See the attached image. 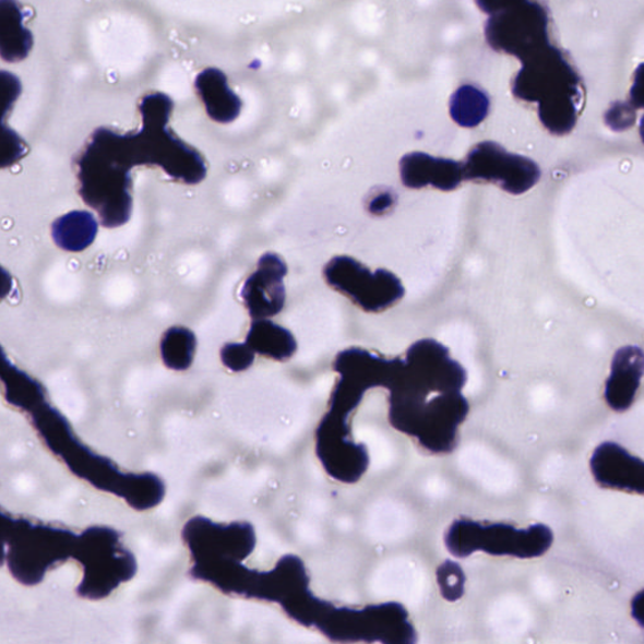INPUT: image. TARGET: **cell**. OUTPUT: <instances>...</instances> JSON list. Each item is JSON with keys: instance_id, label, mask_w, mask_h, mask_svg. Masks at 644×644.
Masks as SVG:
<instances>
[{"instance_id": "cell-3", "label": "cell", "mask_w": 644, "mask_h": 644, "mask_svg": "<svg viewBox=\"0 0 644 644\" xmlns=\"http://www.w3.org/2000/svg\"><path fill=\"white\" fill-rule=\"evenodd\" d=\"M326 283L348 296L368 312H381L402 300L406 290L401 279L386 270H370L346 255H338L324 269Z\"/></svg>"}, {"instance_id": "cell-8", "label": "cell", "mask_w": 644, "mask_h": 644, "mask_svg": "<svg viewBox=\"0 0 644 644\" xmlns=\"http://www.w3.org/2000/svg\"><path fill=\"white\" fill-rule=\"evenodd\" d=\"M194 86L213 121L229 123L241 114V98L229 88L225 72L213 68L205 69L198 74Z\"/></svg>"}, {"instance_id": "cell-14", "label": "cell", "mask_w": 644, "mask_h": 644, "mask_svg": "<svg viewBox=\"0 0 644 644\" xmlns=\"http://www.w3.org/2000/svg\"><path fill=\"white\" fill-rule=\"evenodd\" d=\"M223 365L234 371L249 369L254 360V351L251 346L245 344H227L220 351Z\"/></svg>"}, {"instance_id": "cell-16", "label": "cell", "mask_w": 644, "mask_h": 644, "mask_svg": "<svg viewBox=\"0 0 644 644\" xmlns=\"http://www.w3.org/2000/svg\"><path fill=\"white\" fill-rule=\"evenodd\" d=\"M633 617L642 627H644V591L637 594L633 599Z\"/></svg>"}, {"instance_id": "cell-4", "label": "cell", "mask_w": 644, "mask_h": 644, "mask_svg": "<svg viewBox=\"0 0 644 644\" xmlns=\"http://www.w3.org/2000/svg\"><path fill=\"white\" fill-rule=\"evenodd\" d=\"M462 164L464 180L490 181L514 195L530 191L541 178L538 164L526 156L508 153L493 142L477 144Z\"/></svg>"}, {"instance_id": "cell-15", "label": "cell", "mask_w": 644, "mask_h": 644, "mask_svg": "<svg viewBox=\"0 0 644 644\" xmlns=\"http://www.w3.org/2000/svg\"><path fill=\"white\" fill-rule=\"evenodd\" d=\"M476 4L486 14H493L505 8L513 0H475Z\"/></svg>"}, {"instance_id": "cell-10", "label": "cell", "mask_w": 644, "mask_h": 644, "mask_svg": "<svg viewBox=\"0 0 644 644\" xmlns=\"http://www.w3.org/2000/svg\"><path fill=\"white\" fill-rule=\"evenodd\" d=\"M98 232L96 218L87 211H73L57 218L51 227L53 242L61 250L81 252L95 242Z\"/></svg>"}, {"instance_id": "cell-2", "label": "cell", "mask_w": 644, "mask_h": 644, "mask_svg": "<svg viewBox=\"0 0 644 644\" xmlns=\"http://www.w3.org/2000/svg\"><path fill=\"white\" fill-rule=\"evenodd\" d=\"M487 44L524 61L547 44V13L536 0H513L485 24Z\"/></svg>"}, {"instance_id": "cell-5", "label": "cell", "mask_w": 644, "mask_h": 644, "mask_svg": "<svg viewBox=\"0 0 644 644\" xmlns=\"http://www.w3.org/2000/svg\"><path fill=\"white\" fill-rule=\"evenodd\" d=\"M287 266L276 253H264L258 271L247 278L242 299L253 320L269 319L283 311L286 301L284 278Z\"/></svg>"}, {"instance_id": "cell-17", "label": "cell", "mask_w": 644, "mask_h": 644, "mask_svg": "<svg viewBox=\"0 0 644 644\" xmlns=\"http://www.w3.org/2000/svg\"><path fill=\"white\" fill-rule=\"evenodd\" d=\"M641 136H642L643 143H644V118L642 119V122H641Z\"/></svg>"}, {"instance_id": "cell-9", "label": "cell", "mask_w": 644, "mask_h": 644, "mask_svg": "<svg viewBox=\"0 0 644 644\" xmlns=\"http://www.w3.org/2000/svg\"><path fill=\"white\" fill-rule=\"evenodd\" d=\"M24 16L16 0L0 2V53L5 62L26 60L32 51L33 35L23 26Z\"/></svg>"}, {"instance_id": "cell-6", "label": "cell", "mask_w": 644, "mask_h": 644, "mask_svg": "<svg viewBox=\"0 0 644 644\" xmlns=\"http://www.w3.org/2000/svg\"><path fill=\"white\" fill-rule=\"evenodd\" d=\"M399 169L403 184L412 189L432 186L442 192H451L464 181V164L434 158L426 153L404 155Z\"/></svg>"}, {"instance_id": "cell-1", "label": "cell", "mask_w": 644, "mask_h": 644, "mask_svg": "<svg viewBox=\"0 0 644 644\" xmlns=\"http://www.w3.org/2000/svg\"><path fill=\"white\" fill-rule=\"evenodd\" d=\"M175 102L168 95H146L139 103L143 127L119 134L98 128L77 159L80 195L98 213L106 228H117L132 214V168L158 165L167 175L187 186L200 184L206 164L194 147L169 129Z\"/></svg>"}, {"instance_id": "cell-12", "label": "cell", "mask_w": 644, "mask_h": 644, "mask_svg": "<svg viewBox=\"0 0 644 644\" xmlns=\"http://www.w3.org/2000/svg\"><path fill=\"white\" fill-rule=\"evenodd\" d=\"M489 112L490 98L480 88L465 85L451 96V118L462 128L480 126Z\"/></svg>"}, {"instance_id": "cell-7", "label": "cell", "mask_w": 644, "mask_h": 644, "mask_svg": "<svg viewBox=\"0 0 644 644\" xmlns=\"http://www.w3.org/2000/svg\"><path fill=\"white\" fill-rule=\"evenodd\" d=\"M644 374V353L639 346H625L613 358L612 374L606 386L609 406L624 410L633 403Z\"/></svg>"}, {"instance_id": "cell-11", "label": "cell", "mask_w": 644, "mask_h": 644, "mask_svg": "<svg viewBox=\"0 0 644 644\" xmlns=\"http://www.w3.org/2000/svg\"><path fill=\"white\" fill-rule=\"evenodd\" d=\"M246 343L254 353L279 361L290 359L297 349L294 335L269 319L253 320Z\"/></svg>"}, {"instance_id": "cell-13", "label": "cell", "mask_w": 644, "mask_h": 644, "mask_svg": "<svg viewBox=\"0 0 644 644\" xmlns=\"http://www.w3.org/2000/svg\"><path fill=\"white\" fill-rule=\"evenodd\" d=\"M196 349V337L183 326L170 327L164 334L160 351L164 365L172 370H187L192 366Z\"/></svg>"}]
</instances>
